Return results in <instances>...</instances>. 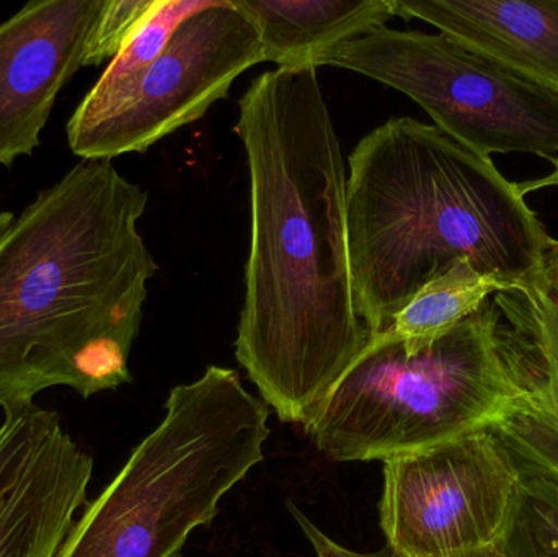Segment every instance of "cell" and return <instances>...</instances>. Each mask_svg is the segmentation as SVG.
<instances>
[{
    "label": "cell",
    "instance_id": "18",
    "mask_svg": "<svg viewBox=\"0 0 558 557\" xmlns=\"http://www.w3.org/2000/svg\"><path fill=\"white\" fill-rule=\"evenodd\" d=\"M41 408L32 405L23 411L9 412L0 424V500L12 484L29 441L35 434Z\"/></svg>",
    "mask_w": 558,
    "mask_h": 557
},
{
    "label": "cell",
    "instance_id": "12",
    "mask_svg": "<svg viewBox=\"0 0 558 557\" xmlns=\"http://www.w3.org/2000/svg\"><path fill=\"white\" fill-rule=\"evenodd\" d=\"M397 16L439 33L558 92V0H393Z\"/></svg>",
    "mask_w": 558,
    "mask_h": 557
},
{
    "label": "cell",
    "instance_id": "9",
    "mask_svg": "<svg viewBox=\"0 0 558 557\" xmlns=\"http://www.w3.org/2000/svg\"><path fill=\"white\" fill-rule=\"evenodd\" d=\"M494 300L518 395L487 432L520 480L558 494V288L541 271Z\"/></svg>",
    "mask_w": 558,
    "mask_h": 557
},
{
    "label": "cell",
    "instance_id": "7",
    "mask_svg": "<svg viewBox=\"0 0 558 557\" xmlns=\"http://www.w3.org/2000/svg\"><path fill=\"white\" fill-rule=\"evenodd\" d=\"M265 62L260 33L235 0L186 20L162 56L100 110L72 114L68 141L82 159L144 153L228 97L235 78Z\"/></svg>",
    "mask_w": 558,
    "mask_h": 557
},
{
    "label": "cell",
    "instance_id": "17",
    "mask_svg": "<svg viewBox=\"0 0 558 557\" xmlns=\"http://www.w3.org/2000/svg\"><path fill=\"white\" fill-rule=\"evenodd\" d=\"M157 0H105L88 38L85 65H98L113 59Z\"/></svg>",
    "mask_w": 558,
    "mask_h": 557
},
{
    "label": "cell",
    "instance_id": "5",
    "mask_svg": "<svg viewBox=\"0 0 558 557\" xmlns=\"http://www.w3.org/2000/svg\"><path fill=\"white\" fill-rule=\"evenodd\" d=\"M517 395L492 296L420 352L389 332L371 336L304 431L338 463L386 461L487 431Z\"/></svg>",
    "mask_w": 558,
    "mask_h": 557
},
{
    "label": "cell",
    "instance_id": "2",
    "mask_svg": "<svg viewBox=\"0 0 558 557\" xmlns=\"http://www.w3.org/2000/svg\"><path fill=\"white\" fill-rule=\"evenodd\" d=\"M149 193L82 159L20 215L0 213V408L49 388L87 399L133 382L130 355L159 271L137 222Z\"/></svg>",
    "mask_w": 558,
    "mask_h": 557
},
{
    "label": "cell",
    "instance_id": "11",
    "mask_svg": "<svg viewBox=\"0 0 558 557\" xmlns=\"http://www.w3.org/2000/svg\"><path fill=\"white\" fill-rule=\"evenodd\" d=\"M94 458L56 412H39L25 458L0 500V557H56L87 506Z\"/></svg>",
    "mask_w": 558,
    "mask_h": 557
},
{
    "label": "cell",
    "instance_id": "16",
    "mask_svg": "<svg viewBox=\"0 0 558 557\" xmlns=\"http://www.w3.org/2000/svg\"><path fill=\"white\" fill-rule=\"evenodd\" d=\"M508 557H558V494L520 480L513 522L504 543Z\"/></svg>",
    "mask_w": 558,
    "mask_h": 557
},
{
    "label": "cell",
    "instance_id": "21",
    "mask_svg": "<svg viewBox=\"0 0 558 557\" xmlns=\"http://www.w3.org/2000/svg\"><path fill=\"white\" fill-rule=\"evenodd\" d=\"M478 557H508V556L505 555L504 549H500V552L488 553V555H482Z\"/></svg>",
    "mask_w": 558,
    "mask_h": 557
},
{
    "label": "cell",
    "instance_id": "8",
    "mask_svg": "<svg viewBox=\"0 0 558 557\" xmlns=\"http://www.w3.org/2000/svg\"><path fill=\"white\" fill-rule=\"evenodd\" d=\"M380 529L397 557L504 549L520 477L487 431L383 461Z\"/></svg>",
    "mask_w": 558,
    "mask_h": 557
},
{
    "label": "cell",
    "instance_id": "1",
    "mask_svg": "<svg viewBox=\"0 0 558 557\" xmlns=\"http://www.w3.org/2000/svg\"><path fill=\"white\" fill-rule=\"evenodd\" d=\"M234 131L251 179L235 356L262 401L305 428L371 339L348 254V172L317 69L258 75Z\"/></svg>",
    "mask_w": 558,
    "mask_h": 557
},
{
    "label": "cell",
    "instance_id": "14",
    "mask_svg": "<svg viewBox=\"0 0 558 557\" xmlns=\"http://www.w3.org/2000/svg\"><path fill=\"white\" fill-rule=\"evenodd\" d=\"M517 287L494 275L482 274L468 258H462L416 291L386 332L400 340L407 352H420L478 313L494 294Z\"/></svg>",
    "mask_w": 558,
    "mask_h": 557
},
{
    "label": "cell",
    "instance_id": "15",
    "mask_svg": "<svg viewBox=\"0 0 558 557\" xmlns=\"http://www.w3.org/2000/svg\"><path fill=\"white\" fill-rule=\"evenodd\" d=\"M218 0H157L149 15L134 29L123 48L111 59L97 84L85 95L74 114L100 110L114 95L140 78L169 48L180 26Z\"/></svg>",
    "mask_w": 558,
    "mask_h": 557
},
{
    "label": "cell",
    "instance_id": "13",
    "mask_svg": "<svg viewBox=\"0 0 558 557\" xmlns=\"http://www.w3.org/2000/svg\"><path fill=\"white\" fill-rule=\"evenodd\" d=\"M260 33L265 61L307 68L324 49L386 28L393 0H235Z\"/></svg>",
    "mask_w": 558,
    "mask_h": 557
},
{
    "label": "cell",
    "instance_id": "19",
    "mask_svg": "<svg viewBox=\"0 0 558 557\" xmlns=\"http://www.w3.org/2000/svg\"><path fill=\"white\" fill-rule=\"evenodd\" d=\"M286 507H288L289 513H291L292 519L298 523L299 529L304 533L305 538L311 543L317 557H397L389 545H386V548L377 553H354L351 552V549L343 548V546L335 543L333 540L328 538L298 506L288 502Z\"/></svg>",
    "mask_w": 558,
    "mask_h": 557
},
{
    "label": "cell",
    "instance_id": "20",
    "mask_svg": "<svg viewBox=\"0 0 558 557\" xmlns=\"http://www.w3.org/2000/svg\"><path fill=\"white\" fill-rule=\"evenodd\" d=\"M543 275L553 287L558 288V239L549 238L547 241Z\"/></svg>",
    "mask_w": 558,
    "mask_h": 557
},
{
    "label": "cell",
    "instance_id": "3",
    "mask_svg": "<svg viewBox=\"0 0 558 557\" xmlns=\"http://www.w3.org/2000/svg\"><path fill=\"white\" fill-rule=\"evenodd\" d=\"M348 254L371 336L429 280L468 258L520 284L541 274L547 234L494 160L435 124L390 118L348 159Z\"/></svg>",
    "mask_w": 558,
    "mask_h": 557
},
{
    "label": "cell",
    "instance_id": "10",
    "mask_svg": "<svg viewBox=\"0 0 558 557\" xmlns=\"http://www.w3.org/2000/svg\"><path fill=\"white\" fill-rule=\"evenodd\" d=\"M105 0L26 3L0 23V164L39 146L56 97L84 68Z\"/></svg>",
    "mask_w": 558,
    "mask_h": 557
},
{
    "label": "cell",
    "instance_id": "6",
    "mask_svg": "<svg viewBox=\"0 0 558 557\" xmlns=\"http://www.w3.org/2000/svg\"><path fill=\"white\" fill-rule=\"evenodd\" d=\"M320 65L402 92L481 156L533 154L558 169V92L445 33L386 26L308 59L307 68Z\"/></svg>",
    "mask_w": 558,
    "mask_h": 557
},
{
    "label": "cell",
    "instance_id": "4",
    "mask_svg": "<svg viewBox=\"0 0 558 557\" xmlns=\"http://www.w3.org/2000/svg\"><path fill=\"white\" fill-rule=\"evenodd\" d=\"M267 404L238 372L209 366L172 388L166 417L87 502L56 557H179L222 497L265 460Z\"/></svg>",
    "mask_w": 558,
    "mask_h": 557
}]
</instances>
